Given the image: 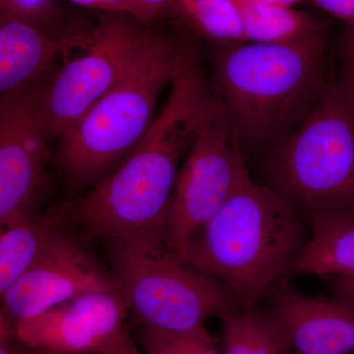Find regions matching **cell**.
Listing matches in <instances>:
<instances>
[{"label":"cell","instance_id":"1","mask_svg":"<svg viewBox=\"0 0 354 354\" xmlns=\"http://www.w3.org/2000/svg\"><path fill=\"white\" fill-rule=\"evenodd\" d=\"M308 235L301 216L242 167L234 190L193 235L183 262L221 283L252 308L285 279Z\"/></svg>","mask_w":354,"mask_h":354},{"label":"cell","instance_id":"2","mask_svg":"<svg viewBox=\"0 0 354 354\" xmlns=\"http://www.w3.org/2000/svg\"><path fill=\"white\" fill-rule=\"evenodd\" d=\"M325 50L326 30L290 44L239 43L218 50L213 95L242 148L278 138L311 111L326 86Z\"/></svg>","mask_w":354,"mask_h":354},{"label":"cell","instance_id":"3","mask_svg":"<svg viewBox=\"0 0 354 354\" xmlns=\"http://www.w3.org/2000/svg\"><path fill=\"white\" fill-rule=\"evenodd\" d=\"M178 46L147 27L138 55L120 82L57 140V162L70 183L95 185L131 155L171 85Z\"/></svg>","mask_w":354,"mask_h":354},{"label":"cell","instance_id":"4","mask_svg":"<svg viewBox=\"0 0 354 354\" xmlns=\"http://www.w3.org/2000/svg\"><path fill=\"white\" fill-rule=\"evenodd\" d=\"M268 178L300 216L354 208V111L341 83L326 85L274 148Z\"/></svg>","mask_w":354,"mask_h":354},{"label":"cell","instance_id":"5","mask_svg":"<svg viewBox=\"0 0 354 354\" xmlns=\"http://www.w3.org/2000/svg\"><path fill=\"white\" fill-rule=\"evenodd\" d=\"M104 244L118 292L141 327L191 332L241 306L225 286L167 246L132 241Z\"/></svg>","mask_w":354,"mask_h":354},{"label":"cell","instance_id":"6","mask_svg":"<svg viewBox=\"0 0 354 354\" xmlns=\"http://www.w3.org/2000/svg\"><path fill=\"white\" fill-rule=\"evenodd\" d=\"M183 162V150L174 139L147 134L118 169L76 203V221L102 242L165 245L167 212Z\"/></svg>","mask_w":354,"mask_h":354},{"label":"cell","instance_id":"7","mask_svg":"<svg viewBox=\"0 0 354 354\" xmlns=\"http://www.w3.org/2000/svg\"><path fill=\"white\" fill-rule=\"evenodd\" d=\"M146 31V26L128 14L104 13L93 29L64 37L62 68L36 88L39 123L50 142L120 82Z\"/></svg>","mask_w":354,"mask_h":354},{"label":"cell","instance_id":"8","mask_svg":"<svg viewBox=\"0 0 354 354\" xmlns=\"http://www.w3.org/2000/svg\"><path fill=\"white\" fill-rule=\"evenodd\" d=\"M245 157L230 116L214 97L196 140L184 158L169 202L165 246L183 261L196 234L234 190Z\"/></svg>","mask_w":354,"mask_h":354},{"label":"cell","instance_id":"9","mask_svg":"<svg viewBox=\"0 0 354 354\" xmlns=\"http://www.w3.org/2000/svg\"><path fill=\"white\" fill-rule=\"evenodd\" d=\"M94 291L118 292L111 272L58 225L31 267L0 295V305L18 322Z\"/></svg>","mask_w":354,"mask_h":354},{"label":"cell","instance_id":"10","mask_svg":"<svg viewBox=\"0 0 354 354\" xmlns=\"http://www.w3.org/2000/svg\"><path fill=\"white\" fill-rule=\"evenodd\" d=\"M129 314L120 293L94 291L14 323L28 348L57 354H109L127 337Z\"/></svg>","mask_w":354,"mask_h":354},{"label":"cell","instance_id":"11","mask_svg":"<svg viewBox=\"0 0 354 354\" xmlns=\"http://www.w3.org/2000/svg\"><path fill=\"white\" fill-rule=\"evenodd\" d=\"M37 86L0 102V227L32 214L48 180L51 142L39 123Z\"/></svg>","mask_w":354,"mask_h":354},{"label":"cell","instance_id":"12","mask_svg":"<svg viewBox=\"0 0 354 354\" xmlns=\"http://www.w3.org/2000/svg\"><path fill=\"white\" fill-rule=\"evenodd\" d=\"M269 310L293 354H354V304L313 297L283 281L270 291Z\"/></svg>","mask_w":354,"mask_h":354},{"label":"cell","instance_id":"13","mask_svg":"<svg viewBox=\"0 0 354 354\" xmlns=\"http://www.w3.org/2000/svg\"><path fill=\"white\" fill-rule=\"evenodd\" d=\"M64 38L0 11V102L46 82L62 57Z\"/></svg>","mask_w":354,"mask_h":354},{"label":"cell","instance_id":"14","mask_svg":"<svg viewBox=\"0 0 354 354\" xmlns=\"http://www.w3.org/2000/svg\"><path fill=\"white\" fill-rule=\"evenodd\" d=\"M354 277V208L315 214L306 241L288 266L286 278Z\"/></svg>","mask_w":354,"mask_h":354},{"label":"cell","instance_id":"15","mask_svg":"<svg viewBox=\"0 0 354 354\" xmlns=\"http://www.w3.org/2000/svg\"><path fill=\"white\" fill-rule=\"evenodd\" d=\"M243 22L244 43L279 44L299 41L325 27L311 14L265 0H237Z\"/></svg>","mask_w":354,"mask_h":354},{"label":"cell","instance_id":"16","mask_svg":"<svg viewBox=\"0 0 354 354\" xmlns=\"http://www.w3.org/2000/svg\"><path fill=\"white\" fill-rule=\"evenodd\" d=\"M57 216H20L0 227V295L31 267L50 234L59 225Z\"/></svg>","mask_w":354,"mask_h":354},{"label":"cell","instance_id":"17","mask_svg":"<svg viewBox=\"0 0 354 354\" xmlns=\"http://www.w3.org/2000/svg\"><path fill=\"white\" fill-rule=\"evenodd\" d=\"M223 321L221 354H293L283 330L271 312L235 307L220 317Z\"/></svg>","mask_w":354,"mask_h":354},{"label":"cell","instance_id":"18","mask_svg":"<svg viewBox=\"0 0 354 354\" xmlns=\"http://www.w3.org/2000/svg\"><path fill=\"white\" fill-rule=\"evenodd\" d=\"M171 17L197 36L223 46L244 43L237 0H176Z\"/></svg>","mask_w":354,"mask_h":354},{"label":"cell","instance_id":"19","mask_svg":"<svg viewBox=\"0 0 354 354\" xmlns=\"http://www.w3.org/2000/svg\"><path fill=\"white\" fill-rule=\"evenodd\" d=\"M137 339L149 354H221L206 327L186 333L141 327Z\"/></svg>","mask_w":354,"mask_h":354},{"label":"cell","instance_id":"20","mask_svg":"<svg viewBox=\"0 0 354 354\" xmlns=\"http://www.w3.org/2000/svg\"><path fill=\"white\" fill-rule=\"evenodd\" d=\"M55 6V0H9L7 12L48 31L46 26L53 19Z\"/></svg>","mask_w":354,"mask_h":354},{"label":"cell","instance_id":"21","mask_svg":"<svg viewBox=\"0 0 354 354\" xmlns=\"http://www.w3.org/2000/svg\"><path fill=\"white\" fill-rule=\"evenodd\" d=\"M130 15L146 27L171 17L176 0H129Z\"/></svg>","mask_w":354,"mask_h":354},{"label":"cell","instance_id":"22","mask_svg":"<svg viewBox=\"0 0 354 354\" xmlns=\"http://www.w3.org/2000/svg\"><path fill=\"white\" fill-rule=\"evenodd\" d=\"M310 3L344 21L346 26H354V0H309Z\"/></svg>","mask_w":354,"mask_h":354},{"label":"cell","instance_id":"23","mask_svg":"<svg viewBox=\"0 0 354 354\" xmlns=\"http://www.w3.org/2000/svg\"><path fill=\"white\" fill-rule=\"evenodd\" d=\"M69 1L86 8L101 10L104 13H120L130 15L129 0H69Z\"/></svg>","mask_w":354,"mask_h":354},{"label":"cell","instance_id":"24","mask_svg":"<svg viewBox=\"0 0 354 354\" xmlns=\"http://www.w3.org/2000/svg\"><path fill=\"white\" fill-rule=\"evenodd\" d=\"M339 50L344 67L354 72V26H346L339 39Z\"/></svg>","mask_w":354,"mask_h":354},{"label":"cell","instance_id":"25","mask_svg":"<svg viewBox=\"0 0 354 354\" xmlns=\"http://www.w3.org/2000/svg\"><path fill=\"white\" fill-rule=\"evenodd\" d=\"M329 283L330 288L337 297L351 300L354 304V277L351 278L324 279Z\"/></svg>","mask_w":354,"mask_h":354},{"label":"cell","instance_id":"26","mask_svg":"<svg viewBox=\"0 0 354 354\" xmlns=\"http://www.w3.org/2000/svg\"><path fill=\"white\" fill-rule=\"evenodd\" d=\"M339 83H341L342 87L344 88L346 95H348L354 111V72L353 70L344 67Z\"/></svg>","mask_w":354,"mask_h":354},{"label":"cell","instance_id":"27","mask_svg":"<svg viewBox=\"0 0 354 354\" xmlns=\"http://www.w3.org/2000/svg\"><path fill=\"white\" fill-rule=\"evenodd\" d=\"M14 335V326L10 324V318L7 316L0 305V342H7Z\"/></svg>","mask_w":354,"mask_h":354},{"label":"cell","instance_id":"28","mask_svg":"<svg viewBox=\"0 0 354 354\" xmlns=\"http://www.w3.org/2000/svg\"><path fill=\"white\" fill-rule=\"evenodd\" d=\"M109 354H149L146 351H141L138 346L134 344L131 337H127L120 346Z\"/></svg>","mask_w":354,"mask_h":354},{"label":"cell","instance_id":"29","mask_svg":"<svg viewBox=\"0 0 354 354\" xmlns=\"http://www.w3.org/2000/svg\"><path fill=\"white\" fill-rule=\"evenodd\" d=\"M265 1L279 4V6L291 7L298 3V2L302 1V0H265Z\"/></svg>","mask_w":354,"mask_h":354},{"label":"cell","instance_id":"30","mask_svg":"<svg viewBox=\"0 0 354 354\" xmlns=\"http://www.w3.org/2000/svg\"><path fill=\"white\" fill-rule=\"evenodd\" d=\"M0 354H14L7 346V342H0Z\"/></svg>","mask_w":354,"mask_h":354},{"label":"cell","instance_id":"31","mask_svg":"<svg viewBox=\"0 0 354 354\" xmlns=\"http://www.w3.org/2000/svg\"><path fill=\"white\" fill-rule=\"evenodd\" d=\"M20 354H57V353H48V351H39V349H31L29 348V351H25V353Z\"/></svg>","mask_w":354,"mask_h":354},{"label":"cell","instance_id":"32","mask_svg":"<svg viewBox=\"0 0 354 354\" xmlns=\"http://www.w3.org/2000/svg\"><path fill=\"white\" fill-rule=\"evenodd\" d=\"M9 0H0V11L7 12V7H8Z\"/></svg>","mask_w":354,"mask_h":354}]
</instances>
